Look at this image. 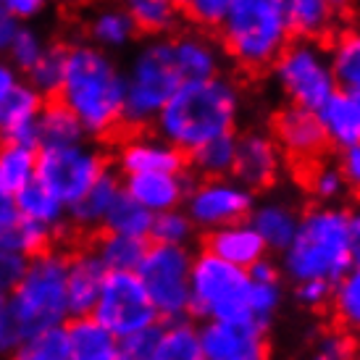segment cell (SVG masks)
<instances>
[{"label":"cell","mask_w":360,"mask_h":360,"mask_svg":"<svg viewBox=\"0 0 360 360\" xmlns=\"http://www.w3.org/2000/svg\"><path fill=\"white\" fill-rule=\"evenodd\" d=\"M48 98H42L32 84L21 82L6 105L0 108V140L24 142L37 148V119Z\"/></svg>","instance_id":"cell-24"},{"label":"cell","mask_w":360,"mask_h":360,"mask_svg":"<svg viewBox=\"0 0 360 360\" xmlns=\"http://www.w3.org/2000/svg\"><path fill=\"white\" fill-rule=\"evenodd\" d=\"M295 300L297 305H302L305 310H313V313H321L331 305V295H334V284L329 281H319V279H310V281H297L295 284Z\"/></svg>","instance_id":"cell-47"},{"label":"cell","mask_w":360,"mask_h":360,"mask_svg":"<svg viewBox=\"0 0 360 360\" xmlns=\"http://www.w3.org/2000/svg\"><path fill=\"white\" fill-rule=\"evenodd\" d=\"M21 82H24V74L0 53V108L6 105V101L16 92Z\"/></svg>","instance_id":"cell-53"},{"label":"cell","mask_w":360,"mask_h":360,"mask_svg":"<svg viewBox=\"0 0 360 360\" xmlns=\"http://www.w3.org/2000/svg\"><path fill=\"white\" fill-rule=\"evenodd\" d=\"M190 316L202 321H250V274L210 255L195 252L190 271Z\"/></svg>","instance_id":"cell-7"},{"label":"cell","mask_w":360,"mask_h":360,"mask_svg":"<svg viewBox=\"0 0 360 360\" xmlns=\"http://www.w3.org/2000/svg\"><path fill=\"white\" fill-rule=\"evenodd\" d=\"M66 260H69V248L63 242H56L51 248L30 255L19 284L6 297L8 308L19 316L30 334L69 321Z\"/></svg>","instance_id":"cell-6"},{"label":"cell","mask_w":360,"mask_h":360,"mask_svg":"<svg viewBox=\"0 0 360 360\" xmlns=\"http://www.w3.org/2000/svg\"><path fill=\"white\" fill-rule=\"evenodd\" d=\"M66 71V40H51L40 58L24 71V82L32 84L42 98H56Z\"/></svg>","instance_id":"cell-37"},{"label":"cell","mask_w":360,"mask_h":360,"mask_svg":"<svg viewBox=\"0 0 360 360\" xmlns=\"http://www.w3.org/2000/svg\"><path fill=\"white\" fill-rule=\"evenodd\" d=\"M316 113L329 148L345 150V148L360 145V103L350 92L337 90Z\"/></svg>","instance_id":"cell-28"},{"label":"cell","mask_w":360,"mask_h":360,"mask_svg":"<svg viewBox=\"0 0 360 360\" xmlns=\"http://www.w3.org/2000/svg\"><path fill=\"white\" fill-rule=\"evenodd\" d=\"M13 219H19V208H16V195L0 187V226L11 224Z\"/></svg>","instance_id":"cell-54"},{"label":"cell","mask_w":360,"mask_h":360,"mask_svg":"<svg viewBox=\"0 0 360 360\" xmlns=\"http://www.w3.org/2000/svg\"><path fill=\"white\" fill-rule=\"evenodd\" d=\"M198 237V229L190 221V216L184 213V208H171L153 213L150 234L148 242H158V245H184L190 248Z\"/></svg>","instance_id":"cell-44"},{"label":"cell","mask_w":360,"mask_h":360,"mask_svg":"<svg viewBox=\"0 0 360 360\" xmlns=\"http://www.w3.org/2000/svg\"><path fill=\"white\" fill-rule=\"evenodd\" d=\"M71 360H124L119 340L92 316H74L66 321Z\"/></svg>","instance_id":"cell-29"},{"label":"cell","mask_w":360,"mask_h":360,"mask_svg":"<svg viewBox=\"0 0 360 360\" xmlns=\"http://www.w3.org/2000/svg\"><path fill=\"white\" fill-rule=\"evenodd\" d=\"M92 248L103 260V266L110 271H137L142 255L148 250V240L116 234V231H101L92 237Z\"/></svg>","instance_id":"cell-34"},{"label":"cell","mask_w":360,"mask_h":360,"mask_svg":"<svg viewBox=\"0 0 360 360\" xmlns=\"http://www.w3.org/2000/svg\"><path fill=\"white\" fill-rule=\"evenodd\" d=\"M79 37L110 56H121L137 45L140 32L119 0H92L82 11Z\"/></svg>","instance_id":"cell-17"},{"label":"cell","mask_w":360,"mask_h":360,"mask_svg":"<svg viewBox=\"0 0 360 360\" xmlns=\"http://www.w3.org/2000/svg\"><path fill=\"white\" fill-rule=\"evenodd\" d=\"M198 331L205 360H271L269 331L252 321H202Z\"/></svg>","instance_id":"cell-15"},{"label":"cell","mask_w":360,"mask_h":360,"mask_svg":"<svg viewBox=\"0 0 360 360\" xmlns=\"http://www.w3.org/2000/svg\"><path fill=\"white\" fill-rule=\"evenodd\" d=\"M234 166V134H224L216 140L187 153V169L195 176H231Z\"/></svg>","instance_id":"cell-40"},{"label":"cell","mask_w":360,"mask_h":360,"mask_svg":"<svg viewBox=\"0 0 360 360\" xmlns=\"http://www.w3.org/2000/svg\"><path fill=\"white\" fill-rule=\"evenodd\" d=\"M24 337H30V331L24 329L19 316L8 308V302H0V360H6L11 352L21 345Z\"/></svg>","instance_id":"cell-48"},{"label":"cell","mask_w":360,"mask_h":360,"mask_svg":"<svg viewBox=\"0 0 360 360\" xmlns=\"http://www.w3.org/2000/svg\"><path fill=\"white\" fill-rule=\"evenodd\" d=\"M352 245H355V263H360V205L352 210Z\"/></svg>","instance_id":"cell-55"},{"label":"cell","mask_w":360,"mask_h":360,"mask_svg":"<svg viewBox=\"0 0 360 360\" xmlns=\"http://www.w3.org/2000/svg\"><path fill=\"white\" fill-rule=\"evenodd\" d=\"M153 224V213L142 208L137 200H131L127 192H121L116 202L110 205L108 216L103 221V231H116V234H129V237H142L148 240Z\"/></svg>","instance_id":"cell-42"},{"label":"cell","mask_w":360,"mask_h":360,"mask_svg":"<svg viewBox=\"0 0 360 360\" xmlns=\"http://www.w3.org/2000/svg\"><path fill=\"white\" fill-rule=\"evenodd\" d=\"M331 3H334V6H337L340 11H345V8H352L358 0H331Z\"/></svg>","instance_id":"cell-56"},{"label":"cell","mask_w":360,"mask_h":360,"mask_svg":"<svg viewBox=\"0 0 360 360\" xmlns=\"http://www.w3.org/2000/svg\"><path fill=\"white\" fill-rule=\"evenodd\" d=\"M224 56L248 74H263L292 40L281 0H234L219 27Z\"/></svg>","instance_id":"cell-4"},{"label":"cell","mask_w":360,"mask_h":360,"mask_svg":"<svg viewBox=\"0 0 360 360\" xmlns=\"http://www.w3.org/2000/svg\"><path fill=\"white\" fill-rule=\"evenodd\" d=\"M192 176L187 171H148L124 176V192L150 213L181 208L184 195L190 190Z\"/></svg>","instance_id":"cell-20"},{"label":"cell","mask_w":360,"mask_h":360,"mask_svg":"<svg viewBox=\"0 0 360 360\" xmlns=\"http://www.w3.org/2000/svg\"><path fill=\"white\" fill-rule=\"evenodd\" d=\"M355 6H358V21H360V0H358V3H355Z\"/></svg>","instance_id":"cell-58"},{"label":"cell","mask_w":360,"mask_h":360,"mask_svg":"<svg viewBox=\"0 0 360 360\" xmlns=\"http://www.w3.org/2000/svg\"><path fill=\"white\" fill-rule=\"evenodd\" d=\"M3 300H6V297H0V302H3Z\"/></svg>","instance_id":"cell-60"},{"label":"cell","mask_w":360,"mask_h":360,"mask_svg":"<svg viewBox=\"0 0 360 360\" xmlns=\"http://www.w3.org/2000/svg\"><path fill=\"white\" fill-rule=\"evenodd\" d=\"M302 169V187L316 202H323V205H334V202H342L345 195H347V184H345V176H342L337 160H310Z\"/></svg>","instance_id":"cell-35"},{"label":"cell","mask_w":360,"mask_h":360,"mask_svg":"<svg viewBox=\"0 0 360 360\" xmlns=\"http://www.w3.org/2000/svg\"><path fill=\"white\" fill-rule=\"evenodd\" d=\"M352 360H360V350H358V352H355V358H352Z\"/></svg>","instance_id":"cell-59"},{"label":"cell","mask_w":360,"mask_h":360,"mask_svg":"<svg viewBox=\"0 0 360 360\" xmlns=\"http://www.w3.org/2000/svg\"><path fill=\"white\" fill-rule=\"evenodd\" d=\"M292 40H331L342 24V11L331 0H281Z\"/></svg>","instance_id":"cell-23"},{"label":"cell","mask_w":360,"mask_h":360,"mask_svg":"<svg viewBox=\"0 0 360 360\" xmlns=\"http://www.w3.org/2000/svg\"><path fill=\"white\" fill-rule=\"evenodd\" d=\"M24 266H27L24 255L0 250V297H8L13 292V287L19 284L21 274H24Z\"/></svg>","instance_id":"cell-50"},{"label":"cell","mask_w":360,"mask_h":360,"mask_svg":"<svg viewBox=\"0 0 360 360\" xmlns=\"http://www.w3.org/2000/svg\"><path fill=\"white\" fill-rule=\"evenodd\" d=\"M124 192V179L113 169H108L90 190L82 195L77 202L66 208L69 231L74 237H95L103 231V221L108 216L110 205Z\"/></svg>","instance_id":"cell-21"},{"label":"cell","mask_w":360,"mask_h":360,"mask_svg":"<svg viewBox=\"0 0 360 360\" xmlns=\"http://www.w3.org/2000/svg\"><path fill=\"white\" fill-rule=\"evenodd\" d=\"M92 319L103 323L116 340H124L134 331L160 323L158 310L134 271H110L105 276L101 297L92 308Z\"/></svg>","instance_id":"cell-11"},{"label":"cell","mask_w":360,"mask_h":360,"mask_svg":"<svg viewBox=\"0 0 360 360\" xmlns=\"http://www.w3.org/2000/svg\"><path fill=\"white\" fill-rule=\"evenodd\" d=\"M0 142H3V140H0Z\"/></svg>","instance_id":"cell-61"},{"label":"cell","mask_w":360,"mask_h":360,"mask_svg":"<svg viewBox=\"0 0 360 360\" xmlns=\"http://www.w3.org/2000/svg\"><path fill=\"white\" fill-rule=\"evenodd\" d=\"M274 87L287 103L319 110L337 92L329 48L313 40H290L271 66Z\"/></svg>","instance_id":"cell-8"},{"label":"cell","mask_w":360,"mask_h":360,"mask_svg":"<svg viewBox=\"0 0 360 360\" xmlns=\"http://www.w3.org/2000/svg\"><path fill=\"white\" fill-rule=\"evenodd\" d=\"M56 0H0V11H6L16 21H40Z\"/></svg>","instance_id":"cell-51"},{"label":"cell","mask_w":360,"mask_h":360,"mask_svg":"<svg viewBox=\"0 0 360 360\" xmlns=\"http://www.w3.org/2000/svg\"><path fill=\"white\" fill-rule=\"evenodd\" d=\"M252 205H255V192L240 184L234 176H198L192 179L181 202V208L198 231L248 221Z\"/></svg>","instance_id":"cell-12"},{"label":"cell","mask_w":360,"mask_h":360,"mask_svg":"<svg viewBox=\"0 0 360 360\" xmlns=\"http://www.w3.org/2000/svg\"><path fill=\"white\" fill-rule=\"evenodd\" d=\"M56 101L77 116L90 140L110 142L124 131V66L119 56H110L82 37L66 40V71Z\"/></svg>","instance_id":"cell-1"},{"label":"cell","mask_w":360,"mask_h":360,"mask_svg":"<svg viewBox=\"0 0 360 360\" xmlns=\"http://www.w3.org/2000/svg\"><path fill=\"white\" fill-rule=\"evenodd\" d=\"M124 66V129H150L181 82L169 37H140Z\"/></svg>","instance_id":"cell-5"},{"label":"cell","mask_w":360,"mask_h":360,"mask_svg":"<svg viewBox=\"0 0 360 360\" xmlns=\"http://www.w3.org/2000/svg\"><path fill=\"white\" fill-rule=\"evenodd\" d=\"M195 252L184 245L148 242L137 266L142 287L158 310L160 321L190 319V271Z\"/></svg>","instance_id":"cell-10"},{"label":"cell","mask_w":360,"mask_h":360,"mask_svg":"<svg viewBox=\"0 0 360 360\" xmlns=\"http://www.w3.org/2000/svg\"><path fill=\"white\" fill-rule=\"evenodd\" d=\"M329 308L340 329L360 337V263H352V269L334 284Z\"/></svg>","instance_id":"cell-39"},{"label":"cell","mask_w":360,"mask_h":360,"mask_svg":"<svg viewBox=\"0 0 360 360\" xmlns=\"http://www.w3.org/2000/svg\"><path fill=\"white\" fill-rule=\"evenodd\" d=\"M179 3L184 19L200 30H216L234 6V0H179Z\"/></svg>","instance_id":"cell-46"},{"label":"cell","mask_w":360,"mask_h":360,"mask_svg":"<svg viewBox=\"0 0 360 360\" xmlns=\"http://www.w3.org/2000/svg\"><path fill=\"white\" fill-rule=\"evenodd\" d=\"M37 176V148L24 142H0V187L19 192Z\"/></svg>","instance_id":"cell-36"},{"label":"cell","mask_w":360,"mask_h":360,"mask_svg":"<svg viewBox=\"0 0 360 360\" xmlns=\"http://www.w3.org/2000/svg\"><path fill=\"white\" fill-rule=\"evenodd\" d=\"M56 242H58V237H56L51 229L37 226V224H32V221H24L21 216L13 219L11 224H3V226H0V250L19 252L24 258H30L34 252L51 248Z\"/></svg>","instance_id":"cell-41"},{"label":"cell","mask_w":360,"mask_h":360,"mask_svg":"<svg viewBox=\"0 0 360 360\" xmlns=\"http://www.w3.org/2000/svg\"><path fill=\"white\" fill-rule=\"evenodd\" d=\"M87 134L82 129V124L63 103H58L56 98L45 101L40 119H37V148L69 145V142H79Z\"/></svg>","instance_id":"cell-33"},{"label":"cell","mask_w":360,"mask_h":360,"mask_svg":"<svg viewBox=\"0 0 360 360\" xmlns=\"http://www.w3.org/2000/svg\"><path fill=\"white\" fill-rule=\"evenodd\" d=\"M48 45H51V34L42 30L37 21H19V27L13 32V37H11L3 56L24 74L45 53Z\"/></svg>","instance_id":"cell-43"},{"label":"cell","mask_w":360,"mask_h":360,"mask_svg":"<svg viewBox=\"0 0 360 360\" xmlns=\"http://www.w3.org/2000/svg\"><path fill=\"white\" fill-rule=\"evenodd\" d=\"M240 113V84L221 71L205 79L181 82L153 121V129L187 155L208 140L234 134Z\"/></svg>","instance_id":"cell-2"},{"label":"cell","mask_w":360,"mask_h":360,"mask_svg":"<svg viewBox=\"0 0 360 360\" xmlns=\"http://www.w3.org/2000/svg\"><path fill=\"white\" fill-rule=\"evenodd\" d=\"M108 269L103 266L92 242H82L69 250L66 260V305L69 319L74 316H92V308L101 297Z\"/></svg>","instance_id":"cell-18"},{"label":"cell","mask_w":360,"mask_h":360,"mask_svg":"<svg viewBox=\"0 0 360 360\" xmlns=\"http://www.w3.org/2000/svg\"><path fill=\"white\" fill-rule=\"evenodd\" d=\"M248 221L271 252H281L295 237L300 213L292 202L281 200V198H269V200L252 205Z\"/></svg>","instance_id":"cell-25"},{"label":"cell","mask_w":360,"mask_h":360,"mask_svg":"<svg viewBox=\"0 0 360 360\" xmlns=\"http://www.w3.org/2000/svg\"><path fill=\"white\" fill-rule=\"evenodd\" d=\"M155 337H158V323L150 326V329L134 331L129 337L119 340L121 355L127 360H150L153 347H155Z\"/></svg>","instance_id":"cell-49"},{"label":"cell","mask_w":360,"mask_h":360,"mask_svg":"<svg viewBox=\"0 0 360 360\" xmlns=\"http://www.w3.org/2000/svg\"><path fill=\"white\" fill-rule=\"evenodd\" d=\"M6 360H71L66 323L32 331Z\"/></svg>","instance_id":"cell-38"},{"label":"cell","mask_w":360,"mask_h":360,"mask_svg":"<svg viewBox=\"0 0 360 360\" xmlns=\"http://www.w3.org/2000/svg\"><path fill=\"white\" fill-rule=\"evenodd\" d=\"M271 137L281 148L284 158H290L297 166H305L310 160L323 158L329 148L319 113L313 108H302L295 103L281 105L271 119Z\"/></svg>","instance_id":"cell-14"},{"label":"cell","mask_w":360,"mask_h":360,"mask_svg":"<svg viewBox=\"0 0 360 360\" xmlns=\"http://www.w3.org/2000/svg\"><path fill=\"white\" fill-rule=\"evenodd\" d=\"M131 16L140 37H169L181 30L184 11L179 0H119Z\"/></svg>","instance_id":"cell-30"},{"label":"cell","mask_w":360,"mask_h":360,"mask_svg":"<svg viewBox=\"0 0 360 360\" xmlns=\"http://www.w3.org/2000/svg\"><path fill=\"white\" fill-rule=\"evenodd\" d=\"M284 169V153L271 137V131L248 129L234 137V166L231 176L245 184L248 190H271Z\"/></svg>","instance_id":"cell-16"},{"label":"cell","mask_w":360,"mask_h":360,"mask_svg":"<svg viewBox=\"0 0 360 360\" xmlns=\"http://www.w3.org/2000/svg\"><path fill=\"white\" fill-rule=\"evenodd\" d=\"M352 210L334 202H316L300 213L292 242L281 250V276L297 281H337L352 269Z\"/></svg>","instance_id":"cell-3"},{"label":"cell","mask_w":360,"mask_h":360,"mask_svg":"<svg viewBox=\"0 0 360 360\" xmlns=\"http://www.w3.org/2000/svg\"><path fill=\"white\" fill-rule=\"evenodd\" d=\"M16 195V208H19V216L24 221H32L37 226H45L51 229L58 242H63L69 237V219H66V205L53 195L45 184L34 179L30 184H24Z\"/></svg>","instance_id":"cell-27"},{"label":"cell","mask_w":360,"mask_h":360,"mask_svg":"<svg viewBox=\"0 0 360 360\" xmlns=\"http://www.w3.org/2000/svg\"><path fill=\"white\" fill-rule=\"evenodd\" d=\"M248 274H250V321L269 331L284 300L281 269L274 260L260 258L255 266L248 269Z\"/></svg>","instance_id":"cell-26"},{"label":"cell","mask_w":360,"mask_h":360,"mask_svg":"<svg viewBox=\"0 0 360 360\" xmlns=\"http://www.w3.org/2000/svg\"><path fill=\"white\" fill-rule=\"evenodd\" d=\"M337 166H340L342 176H345L347 190L360 192V145H352V148H345V150H340Z\"/></svg>","instance_id":"cell-52"},{"label":"cell","mask_w":360,"mask_h":360,"mask_svg":"<svg viewBox=\"0 0 360 360\" xmlns=\"http://www.w3.org/2000/svg\"><path fill=\"white\" fill-rule=\"evenodd\" d=\"M110 169L105 142L84 137L79 142L37 148V176L66 208L77 202Z\"/></svg>","instance_id":"cell-9"},{"label":"cell","mask_w":360,"mask_h":360,"mask_svg":"<svg viewBox=\"0 0 360 360\" xmlns=\"http://www.w3.org/2000/svg\"><path fill=\"white\" fill-rule=\"evenodd\" d=\"M171 53L176 60L181 79H205L213 74L224 71V51L219 40H213L208 32L195 27V30H179L169 34Z\"/></svg>","instance_id":"cell-19"},{"label":"cell","mask_w":360,"mask_h":360,"mask_svg":"<svg viewBox=\"0 0 360 360\" xmlns=\"http://www.w3.org/2000/svg\"><path fill=\"white\" fill-rule=\"evenodd\" d=\"M331 69L337 79V90L350 92L360 103V27L337 32L329 48Z\"/></svg>","instance_id":"cell-32"},{"label":"cell","mask_w":360,"mask_h":360,"mask_svg":"<svg viewBox=\"0 0 360 360\" xmlns=\"http://www.w3.org/2000/svg\"><path fill=\"white\" fill-rule=\"evenodd\" d=\"M150 360H205L198 326L190 319L160 321Z\"/></svg>","instance_id":"cell-31"},{"label":"cell","mask_w":360,"mask_h":360,"mask_svg":"<svg viewBox=\"0 0 360 360\" xmlns=\"http://www.w3.org/2000/svg\"><path fill=\"white\" fill-rule=\"evenodd\" d=\"M56 3H84V0H56Z\"/></svg>","instance_id":"cell-57"},{"label":"cell","mask_w":360,"mask_h":360,"mask_svg":"<svg viewBox=\"0 0 360 360\" xmlns=\"http://www.w3.org/2000/svg\"><path fill=\"white\" fill-rule=\"evenodd\" d=\"M108 148L110 169L124 176L148 171H187V155L153 129H124Z\"/></svg>","instance_id":"cell-13"},{"label":"cell","mask_w":360,"mask_h":360,"mask_svg":"<svg viewBox=\"0 0 360 360\" xmlns=\"http://www.w3.org/2000/svg\"><path fill=\"white\" fill-rule=\"evenodd\" d=\"M202 234H205L202 250H208L210 255L226 260L231 266H240V269H250L269 252L260 234L250 226V221H237V224L202 231Z\"/></svg>","instance_id":"cell-22"},{"label":"cell","mask_w":360,"mask_h":360,"mask_svg":"<svg viewBox=\"0 0 360 360\" xmlns=\"http://www.w3.org/2000/svg\"><path fill=\"white\" fill-rule=\"evenodd\" d=\"M358 352V342L350 331L340 329H326L321 331L316 342H313V350H310L308 360H352Z\"/></svg>","instance_id":"cell-45"}]
</instances>
